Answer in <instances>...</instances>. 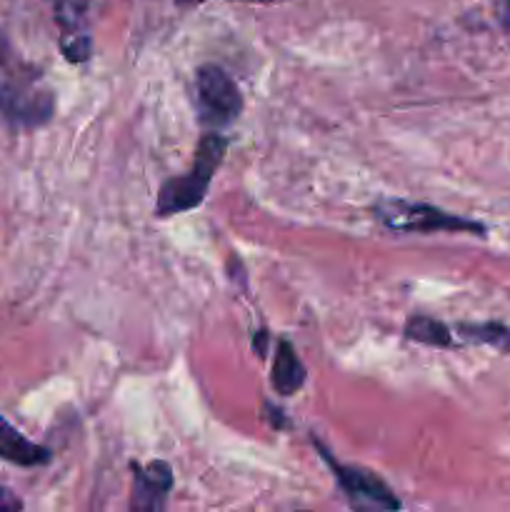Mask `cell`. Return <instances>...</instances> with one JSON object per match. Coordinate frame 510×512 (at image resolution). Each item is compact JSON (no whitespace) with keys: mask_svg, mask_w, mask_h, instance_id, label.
I'll return each instance as SVG.
<instances>
[{"mask_svg":"<svg viewBox=\"0 0 510 512\" xmlns=\"http://www.w3.org/2000/svg\"><path fill=\"white\" fill-rule=\"evenodd\" d=\"M55 113L53 88L43 73L0 33V115L15 128H40Z\"/></svg>","mask_w":510,"mask_h":512,"instance_id":"1","label":"cell"},{"mask_svg":"<svg viewBox=\"0 0 510 512\" xmlns=\"http://www.w3.org/2000/svg\"><path fill=\"white\" fill-rule=\"evenodd\" d=\"M228 143L230 140L225 135H220L218 130H208L200 138L198 148H195L193 165L188 168V173L165 180L160 185L158 200H155V215L158 218L188 213V210L198 208L203 203L205 195H208L210 180H213L215 170L223 163Z\"/></svg>","mask_w":510,"mask_h":512,"instance_id":"2","label":"cell"},{"mask_svg":"<svg viewBox=\"0 0 510 512\" xmlns=\"http://www.w3.org/2000/svg\"><path fill=\"white\" fill-rule=\"evenodd\" d=\"M375 215L390 230H398V233H438V230H448V233H473L485 238V225L468 218H458V215H450L428 203L380 200L375 205Z\"/></svg>","mask_w":510,"mask_h":512,"instance_id":"3","label":"cell"},{"mask_svg":"<svg viewBox=\"0 0 510 512\" xmlns=\"http://www.w3.org/2000/svg\"><path fill=\"white\" fill-rule=\"evenodd\" d=\"M195 108L208 130H223L243 113V95L220 65H203L195 73Z\"/></svg>","mask_w":510,"mask_h":512,"instance_id":"4","label":"cell"},{"mask_svg":"<svg viewBox=\"0 0 510 512\" xmlns=\"http://www.w3.org/2000/svg\"><path fill=\"white\" fill-rule=\"evenodd\" d=\"M315 448L320 450L325 463L333 470V478L348 503L358 510H400V500L395 498L393 490L385 485L383 478L365 468H355V465H343L338 460L330 458L328 450L315 440Z\"/></svg>","mask_w":510,"mask_h":512,"instance_id":"5","label":"cell"},{"mask_svg":"<svg viewBox=\"0 0 510 512\" xmlns=\"http://www.w3.org/2000/svg\"><path fill=\"white\" fill-rule=\"evenodd\" d=\"M133 498L130 508L140 512H158L165 508L170 488H173V470L163 460H155L148 468L133 463Z\"/></svg>","mask_w":510,"mask_h":512,"instance_id":"6","label":"cell"},{"mask_svg":"<svg viewBox=\"0 0 510 512\" xmlns=\"http://www.w3.org/2000/svg\"><path fill=\"white\" fill-rule=\"evenodd\" d=\"M0 460L18 468H38V465L50 463V450L35 445L0 415Z\"/></svg>","mask_w":510,"mask_h":512,"instance_id":"7","label":"cell"},{"mask_svg":"<svg viewBox=\"0 0 510 512\" xmlns=\"http://www.w3.org/2000/svg\"><path fill=\"white\" fill-rule=\"evenodd\" d=\"M305 365L303 360L298 358L293 345L288 340H280L278 353H275L273 360V373H270V383H273L275 393L280 395H295L305 385Z\"/></svg>","mask_w":510,"mask_h":512,"instance_id":"8","label":"cell"},{"mask_svg":"<svg viewBox=\"0 0 510 512\" xmlns=\"http://www.w3.org/2000/svg\"><path fill=\"white\" fill-rule=\"evenodd\" d=\"M403 335L413 343L430 345V348H453V333H450L448 325L430 318V315H410Z\"/></svg>","mask_w":510,"mask_h":512,"instance_id":"9","label":"cell"},{"mask_svg":"<svg viewBox=\"0 0 510 512\" xmlns=\"http://www.w3.org/2000/svg\"><path fill=\"white\" fill-rule=\"evenodd\" d=\"M53 5L55 20L65 35H88L85 33V15H88L93 0H48Z\"/></svg>","mask_w":510,"mask_h":512,"instance_id":"10","label":"cell"},{"mask_svg":"<svg viewBox=\"0 0 510 512\" xmlns=\"http://www.w3.org/2000/svg\"><path fill=\"white\" fill-rule=\"evenodd\" d=\"M458 333L470 343H485L493 348L510 353V330L498 323H475V325H458Z\"/></svg>","mask_w":510,"mask_h":512,"instance_id":"11","label":"cell"},{"mask_svg":"<svg viewBox=\"0 0 510 512\" xmlns=\"http://www.w3.org/2000/svg\"><path fill=\"white\" fill-rule=\"evenodd\" d=\"M15 510H23V500L0 485V512H15Z\"/></svg>","mask_w":510,"mask_h":512,"instance_id":"12","label":"cell"},{"mask_svg":"<svg viewBox=\"0 0 510 512\" xmlns=\"http://www.w3.org/2000/svg\"><path fill=\"white\" fill-rule=\"evenodd\" d=\"M253 348H255V353L260 355V358H265V355H268V333H265V330H260V333L255 335Z\"/></svg>","mask_w":510,"mask_h":512,"instance_id":"13","label":"cell"},{"mask_svg":"<svg viewBox=\"0 0 510 512\" xmlns=\"http://www.w3.org/2000/svg\"><path fill=\"white\" fill-rule=\"evenodd\" d=\"M265 410H268V415H270V423L275 425V428H283L285 425V420H283V410H278V408H270V405H265Z\"/></svg>","mask_w":510,"mask_h":512,"instance_id":"14","label":"cell"},{"mask_svg":"<svg viewBox=\"0 0 510 512\" xmlns=\"http://www.w3.org/2000/svg\"><path fill=\"white\" fill-rule=\"evenodd\" d=\"M178 5H183V8H188V5H200L205 3V0H175ZM250 3H278V0H250Z\"/></svg>","mask_w":510,"mask_h":512,"instance_id":"15","label":"cell"}]
</instances>
